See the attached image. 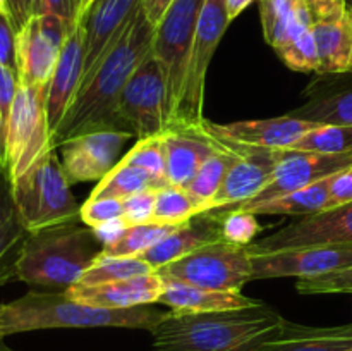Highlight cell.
<instances>
[{
	"label": "cell",
	"mask_w": 352,
	"mask_h": 351,
	"mask_svg": "<svg viewBox=\"0 0 352 351\" xmlns=\"http://www.w3.org/2000/svg\"><path fill=\"white\" fill-rule=\"evenodd\" d=\"M153 36L155 26L141 6L103 55L91 79L78 89L60 126L52 134V147L58 148L67 140L95 131H127L119 114L120 93L129 76L151 54Z\"/></svg>",
	"instance_id": "6da1fadb"
},
{
	"label": "cell",
	"mask_w": 352,
	"mask_h": 351,
	"mask_svg": "<svg viewBox=\"0 0 352 351\" xmlns=\"http://www.w3.org/2000/svg\"><path fill=\"white\" fill-rule=\"evenodd\" d=\"M285 322L277 310L263 303L226 312H168L151 337L157 351H251Z\"/></svg>",
	"instance_id": "7a4b0ae2"
},
{
	"label": "cell",
	"mask_w": 352,
	"mask_h": 351,
	"mask_svg": "<svg viewBox=\"0 0 352 351\" xmlns=\"http://www.w3.org/2000/svg\"><path fill=\"white\" fill-rule=\"evenodd\" d=\"M167 315L150 305L134 308H96L69 298L65 291L31 289L21 298L0 303V337L45 329H117L153 330Z\"/></svg>",
	"instance_id": "3957f363"
},
{
	"label": "cell",
	"mask_w": 352,
	"mask_h": 351,
	"mask_svg": "<svg viewBox=\"0 0 352 351\" xmlns=\"http://www.w3.org/2000/svg\"><path fill=\"white\" fill-rule=\"evenodd\" d=\"M103 244L81 220L30 233L17 264V281L47 291H67L100 257Z\"/></svg>",
	"instance_id": "277c9868"
},
{
	"label": "cell",
	"mask_w": 352,
	"mask_h": 351,
	"mask_svg": "<svg viewBox=\"0 0 352 351\" xmlns=\"http://www.w3.org/2000/svg\"><path fill=\"white\" fill-rule=\"evenodd\" d=\"M229 24L230 19L227 14L226 0H205L201 14H199L198 28H196L195 43H192L188 67H186L181 95L168 119L167 129L203 134V136L208 133V127H206L208 120L203 114L206 74H208L213 54L222 41Z\"/></svg>",
	"instance_id": "5b68a950"
},
{
	"label": "cell",
	"mask_w": 352,
	"mask_h": 351,
	"mask_svg": "<svg viewBox=\"0 0 352 351\" xmlns=\"http://www.w3.org/2000/svg\"><path fill=\"white\" fill-rule=\"evenodd\" d=\"M12 196L28 233L81 220V206L72 195L71 182L55 150L12 182Z\"/></svg>",
	"instance_id": "8992f818"
},
{
	"label": "cell",
	"mask_w": 352,
	"mask_h": 351,
	"mask_svg": "<svg viewBox=\"0 0 352 351\" xmlns=\"http://www.w3.org/2000/svg\"><path fill=\"white\" fill-rule=\"evenodd\" d=\"M50 150L55 148L47 116V86L19 83L6 129V171L10 182L26 174Z\"/></svg>",
	"instance_id": "52a82bcc"
},
{
	"label": "cell",
	"mask_w": 352,
	"mask_h": 351,
	"mask_svg": "<svg viewBox=\"0 0 352 351\" xmlns=\"http://www.w3.org/2000/svg\"><path fill=\"white\" fill-rule=\"evenodd\" d=\"M157 272L164 279L198 288L241 291L244 284L253 281V255L248 246H237L222 240L206 244Z\"/></svg>",
	"instance_id": "ba28073f"
},
{
	"label": "cell",
	"mask_w": 352,
	"mask_h": 351,
	"mask_svg": "<svg viewBox=\"0 0 352 351\" xmlns=\"http://www.w3.org/2000/svg\"><path fill=\"white\" fill-rule=\"evenodd\" d=\"M203 3L205 0H174L155 26L151 54L157 58L167 85L168 119L181 95Z\"/></svg>",
	"instance_id": "9c48e42d"
},
{
	"label": "cell",
	"mask_w": 352,
	"mask_h": 351,
	"mask_svg": "<svg viewBox=\"0 0 352 351\" xmlns=\"http://www.w3.org/2000/svg\"><path fill=\"white\" fill-rule=\"evenodd\" d=\"M119 114L138 140L167 131V85L153 54L129 76L119 100Z\"/></svg>",
	"instance_id": "30bf717a"
},
{
	"label": "cell",
	"mask_w": 352,
	"mask_h": 351,
	"mask_svg": "<svg viewBox=\"0 0 352 351\" xmlns=\"http://www.w3.org/2000/svg\"><path fill=\"white\" fill-rule=\"evenodd\" d=\"M69 26L55 14H33L16 33V69L21 85L48 86Z\"/></svg>",
	"instance_id": "8fae6325"
},
{
	"label": "cell",
	"mask_w": 352,
	"mask_h": 351,
	"mask_svg": "<svg viewBox=\"0 0 352 351\" xmlns=\"http://www.w3.org/2000/svg\"><path fill=\"white\" fill-rule=\"evenodd\" d=\"M349 165H352V151L316 153V151L284 150L274 176L260 193H256L253 198L241 205L223 210H251L261 203L272 202V200H277L289 193L308 188L315 182L323 181L337 172L344 171Z\"/></svg>",
	"instance_id": "7c38bea8"
},
{
	"label": "cell",
	"mask_w": 352,
	"mask_h": 351,
	"mask_svg": "<svg viewBox=\"0 0 352 351\" xmlns=\"http://www.w3.org/2000/svg\"><path fill=\"white\" fill-rule=\"evenodd\" d=\"M316 244H352V202L299 217L294 222L248 246L251 255H267Z\"/></svg>",
	"instance_id": "4fadbf2b"
},
{
	"label": "cell",
	"mask_w": 352,
	"mask_h": 351,
	"mask_svg": "<svg viewBox=\"0 0 352 351\" xmlns=\"http://www.w3.org/2000/svg\"><path fill=\"white\" fill-rule=\"evenodd\" d=\"M352 267V244L316 246L253 255V281L277 277H318Z\"/></svg>",
	"instance_id": "5bb4252c"
},
{
	"label": "cell",
	"mask_w": 352,
	"mask_h": 351,
	"mask_svg": "<svg viewBox=\"0 0 352 351\" xmlns=\"http://www.w3.org/2000/svg\"><path fill=\"white\" fill-rule=\"evenodd\" d=\"M222 143H226L227 147L236 151V158H234L220 189L213 196L212 202L208 203L206 212L232 209V206H237L253 198L256 193H260L268 184L278 162H280L282 153H284V150L244 147V145L229 143V141H222Z\"/></svg>",
	"instance_id": "9a60e30c"
},
{
	"label": "cell",
	"mask_w": 352,
	"mask_h": 351,
	"mask_svg": "<svg viewBox=\"0 0 352 351\" xmlns=\"http://www.w3.org/2000/svg\"><path fill=\"white\" fill-rule=\"evenodd\" d=\"M133 136L127 131H95L62 143L58 150L69 182L102 181L119 164L124 145Z\"/></svg>",
	"instance_id": "2e32d148"
},
{
	"label": "cell",
	"mask_w": 352,
	"mask_h": 351,
	"mask_svg": "<svg viewBox=\"0 0 352 351\" xmlns=\"http://www.w3.org/2000/svg\"><path fill=\"white\" fill-rule=\"evenodd\" d=\"M316 126L318 123L294 117L291 114L270 119L237 120L230 124H215L208 120L210 134L219 140L272 150H291L296 141Z\"/></svg>",
	"instance_id": "e0dca14e"
},
{
	"label": "cell",
	"mask_w": 352,
	"mask_h": 351,
	"mask_svg": "<svg viewBox=\"0 0 352 351\" xmlns=\"http://www.w3.org/2000/svg\"><path fill=\"white\" fill-rule=\"evenodd\" d=\"M86 61V30L82 21H78L69 31L60 48L57 65L47 86V116L52 134L57 131L71 107L79 86Z\"/></svg>",
	"instance_id": "ac0fdd59"
},
{
	"label": "cell",
	"mask_w": 352,
	"mask_h": 351,
	"mask_svg": "<svg viewBox=\"0 0 352 351\" xmlns=\"http://www.w3.org/2000/svg\"><path fill=\"white\" fill-rule=\"evenodd\" d=\"M141 6L143 0H98L86 12L81 19L86 30V61L81 86L91 79L103 55Z\"/></svg>",
	"instance_id": "d6986e66"
},
{
	"label": "cell",
	"mask_w": 352,
	"mask_h": 351,
	"mask_svg": "<svg viewBox=\"0 0 352 351\" xmlns=\"http://www.w3.org/2000/svg\"><path fill=\"white\" fill-rule=\"evenodd\" d=\"M164 289V277L158 272H151V274L98 286L76 284L71 286L65 292L69 298L85 303V305L119 310L160 303Z\"/></svg>",
	"instance_id": "ffe728a7"
},
{
	"label": "cell",
	"mask_w": 352,
	"mask_h": 351,
	"mask_svg": "<svg viewBox=\"0 0 352 351\" xmlns=\"http://www.w3.org/2000/svg\"><path fill=\"white\" fill-rule=\"evenodd\" d=\"M222 240L223 234L219 220H213L212 217L199 213L188 222L181 224L177 229L167 234L157 244H153L150 250L141 253L140 258L151 265L155 270H160L165 265L172 264L206 244Z\"/></svg>",
	"instance_id": "44dd1931"
},
{
	"label": "cell",
	"mask_w": 352,
	"mask_h": 351,
	"mask_svg": "<svg viewBox=\"0 0 352 351\" xmlns=\"http://www.w3.org/2000/svg\"><path fill=\"white\" fill-rule=\"evenodd\" d=\"M162 143L165 153V176L168 184L177 188H188L203 162L215 150V141L210 133L203 136L167 129L162 134Z\"/></svg>",
	"instance_id": "7402d4cb"
},
{
	"label": "cell",
	"mask_w": 352,
	"mask_h": 351,
	"mask_svg": "<svg viewBox=\"0 0 352 351\" xmlns=\"http://www.w3.org/2000/svg\"><path fill=\"white\" fill-rule=\"evenodd\" d=\"M251 351H352V323L339 327H284Z\"/></svg>",
	"instance_id": "603a6c76"
},
{
	"label": "cell",
	"mask_w": 352,
	"mask_h": 351,
	"mask_svg": "<svg viewBox=\"0 0 352 351\" xmlns=\"http://www.w3.org/2000/svg\"><path fill=\"white\" fill-rule=\"evenodd\" d=\"M164 281L165 289L160 303L170 306L172 312H226V310L251 308V306L260 305V301L248 298L241 291H215V289H205L181 281H174V279H164Z\"/></svg>",
	"instance_id": "cb8c5ba5"
},
{
	"label": "cell",
	"mask_w": 352,
	"mask_h": 351,
	"mask_svg": "<svg viewBox=\"0 0 352 351\" xmlns=\"http://www.w3.org/2000/svg\"><path fill=\"white\" fill-rule=\"evenodd\" d=\"M28 236L14 203L12 182L6 169H0V288L17 279V264Z\"/></svg>",
	"instance_id": "d4e9b609"
},
{
	"label": "cell",
	"mask_w": 352,
	"mask_h": 351,
	"mask_svg": "<svg viewBox=\"0 0 352 351\" xmlns=\"http://www.w3.org/2000/svg\"><path fill=\"white\" fill-rule=\"evenodd\" d=\"M265 40L275 50L313 28V16L305 0H260Z\"/></svg>",
	"instance_id": "484cf974"
},
{
	"label": "cell",
	"mask_w": 352,
	"mask_h": 351,
	"mask_svg": "<svg viewBox=\"0 0 352 351\" xmlns=\"http://www.w3.org/2000/svg\"><path fill=\"white\" fill-rule=\"evenodd\" d=\"M313 36L318 48V74L349 72L352 58V10L336 21L313 23Z\"/></svg>",
	"instance_id": "4316f807"
},
{
	"label": "cell",
	"mask_w": 352,
	"mask_h": 351,
	"mask_svg": "<svg viewBox=\"0 0 352 351\" xmlns=\"http://www.w3.org/2000/svg\"><path fill=\"white\" fill-rule=\"evenodd\" d=\"M332 178L323 179V181L315 182V184L308 186L299 191L289 193V195L280 196L272 202L261 203V205L254 206L251 210H244V212H251L254 215H289V217H306L315 215V213L323 212L329 209V196H330V186H332Z\"/></svg>",
	"instance_id": "83f0119b"
},
{
	"label": "cell",
	"mask_w": 352,
	"mask_h": 351,
	"mask_svg": "<svg viewBox=\"0 0 352 351\" xmlns=\"http://www.w3.org/2000/svg\"><path fill=\"white\" fill-rule=\"evenodd\" d=\"M164 186H168V182L160 181V179L153 178L148 174L146 171L134 165L126 164L120 160L89 195V200H98V198H116L124 200L127 196L138 195V193L150 191V189H160Z\"/></svg>",
	"instance_id": "f1b7e54d"
},
{
	"label": "cell",
	"mask_w": 352,
	"mask_h": 351,
	"mask_svg": "<svg viewBox=\"0 0 352 351\" xmlns=\"http://www.w3.org/2000/svg\"><path fill=\"white\" fill-rule=\"evenodd\" d=\"M213 141H215V150L203 162L199 171L196 172L192 181L188 184V188H184L203 206V212H206L208 203L212 202V198L220 189L234 158H236V151L232 148L227 147L226 143L219 141L217 138H213Z\"/></svg>",
	"instance_id": "f546056e"
},
{
	"label": "cell",
	"mask_w": 352,
	"mask_h": 351,
	"mask_svg": "<svg viewBox=\"0 0 352 351\" xmlns=\"http://www.w3.org/2000/svg\"><path fill=\"white\" fill-rule=\"evenodd\" d=\"M291 116L318 124H346L352 126V86L313 95Z\"/></svg>",
	"instance_id": "4dcf8cb0"
},
{
	"label": "cell",
	"mask_w": 352,
	"mask_h": 351,
	"mask_svg": "<svg viewBox=\"0 0 352 351\" xmlns=\"http://www.w3.org/2000/svg\"><path fill=\"white\" fill-rule=\"evenodd\" d=\"M181 226V224H179ZM179 226L174 224H160V222H146L136 224V226H127L126 231L117 237L113 243L103 246L100 257H140L146 250H150L153 244L164 240L167 234L177 229Z\"/></svg>",
	"instance_id": "1f68e13d"
},
{
	"label": "cell",
	"mask_w": 352,
	"mask_h": 351,
	"mask_svg": "<svg viewBox=\"0 0 352 351\" xmlns=\"http://www.w3.org/2000/svg\"><path fill=\"white\" fill-rule=\"evenodd\" d=\"M151 272L157 270L144 260H141L140 257H98L95 264L85 272L78 284H107V282L124 281V279L138 277V275L151 274Z\"/></svg>",
	"instance_id": "d6a6232c"
},
{
	"label": "cell",
	"mask_w": 352,
	"mask_h": 351,
	"mask_svg": "<svg viewBox=\"0 0 352 351\" xmlns=\"http://www.w3.org/2000/svg\"><path fill=\"white\" fill-rule=\"evenodd\" d=\"M199 213H203V206L184 188L168 184L157 189L153 222L179 226V224L188 222Z\"/></svg>",
	"instance_id": "836d02e7"
},
{
	"label": "cell",
	"mask_w": 352,
	"mask_h": 351,
	"mask_svg": "<svg viewBox=\"0 0 352 351\" xmlns=\"http://www.w3.org/2000/svg\"><path fill=\"white\" fill-rule=\"evenodd\" d=\"M291 150L316 153H346L352 151V126L346 124H318L309 129Z\"/></svg>",
	"instance_id": "e575fe53"
},
{
	"label": "cell",
	"mask_w": 352,
	"mask_h": 351,
	"mask_svg": "<svg viewBox=\"0 0 352 351\" xmlns=\"http://www.w3.org/2000/svg\"><path fill=\"white\" fill-rule=\"evenodd\" d=\"M205 215L219 220L223 240L237 246H250L261 231L256 215L244 210H212L205 212Z\"/></svg>",
	"instance_id": "d590c367"
},
{
	"label": "cell",
	"mask_w": 352,
	"mask_h": 351,
	"mask_svg": "<svg viewBox=\"0 0 352 351\" xmlns=\"http://www.w3.org/2000/svg\"><path fill=\"white\" fill-rule=\"evenodd\" d=\"M126 164L140 167L151 174L153 178L160 179V181H167L165 176V153H164V143H162L160 136H150L141 138L138 143L120 158Z\"/></svg>",
	"instance_id": "8d00e7d4"
},
{
	"label": "cell",
	"mask_w": 352,
	"mask_h": 351,
	"mask_svg": "<svg viewBox=\"0 0 352 351\" xmlns=\"http://www.w3.org/2000/svg\"><path fill=\"white\" fill-rule=\"evenodd\" d=\"M289 69L298 72H318L320 57L313 31H306L296 40L275 50Z\"/></svg>",
	"instance_id": "74e56055"
},
{
	"label": "cell",
	"mask_w": 352,
	"mask_h": 351,
	"mask_svg": "<svg viewBox=\"0 0 352 351\" xmlns=\"http://www.w3.org/2000/svg\"><path fill=\"white\" fill-rule=\"evenodd\" d=\"M296 289L301 295H336V292L352 295V267L318 277H301L296 282Z\"/></svg>",
	"instance_id": "f35d334b"
},
{
	"label": "cell",
	"mask_w": 352,
	"mask_h": 351,
	"mask_svg": "<svg viewBox=\"0 0 352 351\" xmlns=\"http://www.w3.org/2000/svg\"><path fill=\"white\" fill-rule=\"evenodd\" d=\"M120 217H122V200L116 198H88L85 205H81V213H79L81 222L91 229Z\"/></svg>",
	"instance_id": "ab89813d"
},
{
	"label": "cell",
	"mask_w": 352,
	"mask_h": 351,
	"mask_svg": "<svg viewBox=\"0 0 352 351\" xmlns=\"http://www.w3.org/2000/svg\"><path fill=\"white\" fill-rule=\"evenodd\" d=\"M155 195L157 189H150L122 200V219L126 220L127 226L153 222Z\"/></svg>",
	"instance_id": "60d3db41"
},
{
	"label": "cell",
	"mask_w": 352,
	"mask_h": 351,
	"mask_svg": "<svg viewBox=\"0 0 352 351\" xmlns=\"http://www.w3.org/2000/svg\"><path fill=\"white\" fill-rule=\"evenodd\" d=\"M17 88H19V78L16 69L0 65V117H2V136L3 148H6V129L9 123L12 103L16 100Z\"/></svg>",
	"instance_id": "b9f144b4"
},
{
	"label": "cell",
	"mask_w": 352,
	"mask_h": 351,
	"mask_svg": "<svg viewBox=\"0 0 352 351\" xmlns=\"http://www.w3.org/2000/svg\"><path fill=\"white\" fill-rule=\"evenodd\" d=\"M16 33L12 17L0 14V65L10 69H16Z\"/></svg>",
	"instance_id": "7bdbcfd3"
},
{
	"label": "cell",
	"mask_w": 352,
	"mask_h": 351,
	"mask_svg": "<svg viewBox=\"0 0 352 351\" xmlns=\"http://www.w3.org/2000/svg\"><path fill=\"white\" fill-rule=\"evenodd\" d=\"M34 14H55L74 26L79 21V0H36Z\"/></svg>",
	"instance_id": "ee69618b"
},
{
	"label": "cell",
	"mask_w": 352,
	"mask_h": 351,
	"mask_svg": "<svg viewBox=\"0 0 352 351\" xmlns=\"http://www.w3.org/2000/svg\"><path fill=\"white\" fill-rule=\"evenodd\" d=\"M315 23L336 21L347 12L346 0H305Z\"/></svg>",
	"instance_id": "f6af8a7d"
},
{
	"label": "cell",
	"mask_w": 352,
	"mask_h": 351,
	"mask_svg": "<svg viewBox=\"0 0 352 351\" xmlns=\"http://www.w3.org/2000/svg\"><path fill=\"white\" fill-rule=\"evenodd\" d=\"M352 202V165L344 171L337 172L332 178L329 196V209L346 205ZM327 209V210H329Z\"/></svg>",
	"instance_id": "bcb514c9"
},
{
	"label": "cell",
	"mask_w": 352,
	"mask_h": 351,
	"mask_svg": "<svg viewBox=\"0 0 352 351\" xmlns=\"http://www.w3.org/2000/svg\"><path fill=\"white\" fill-rule=\"evenodd\" d=\"M126 227H127L126 220L120 217V219H113V220H110V222L102 224V226L95 227L93 231H95V234H96V237L100 240V243H102L103 246H107V244L113 243V241H116L117 237L124 233V231H126Z\"/></svg>",
	"instance_id": "7dc6e473"
},
{
	"label": "cell",
	"mask_w": 352,
	"mask_h": 351,
	"mask_svg": "<svg viewBox=\"0 0 352 351\" xmlns=\"http://www.w3.org/2000/svg\"><path fill=\"white\" fill-rule=\"evenodd\" d=\"M34 9H36V0H12L10 2V12H12V21L16 30H19L33 16Z\"/></svg>",
	"instance_id": "c3c4849f"
},
{
	"label": "cell",
	"mask_w": 352,
	"mask_h": 351,
	"mask_svg": "<svg viewBox=\"0 0 352 351\" xmlns=\"http://www.w3.org/2000/svg\"><path fill=\"white\" fill-rule=\"evenodd\" d=\"M174 0H143V10L146 19L150 21L153 26H157L162 21L164 14L167 12V9L170 7V3Z\"/></svg>",
	"instance_id": "681fc988"
},
{
	"label": "cell",
	"mask_w": 352,
	"mask_h": 351,
	"mask_svg": "<svg viewBox=\"0 0 352 351\" xmlns=\"http://www.w3.org/2000/svg\"><path fill=\"white\" fill-rule=\"evenodd\" d=\"M254 0H226V6H227V14H229V19L232 23L237 16H239L243 10H246L248 7L253 3Z\"/></svg>",
	"instance_id": "f907efd6"
},
{
	"label": "cell",
	"mask_w": 352,
	"mask_h": 351,
	"mask_svg": "<svg viewBox=\"0 0 352 351\" xmlns=\"http://www.w3.org/2000/svg\"><path fill=\"white\" fill-rule=\"evenodd\" d=\"M0 169H6V148H3V136H2V117H0Z\"/></svg>",
	"instance_id": "816d5d0a"
},
{
	"label": "cell",
	"mask_w": 352,
	"mask_h": 351,
	"mask_svg": "<svg viewBox=\"0 0 352 351\" xmlns=\"http://www.w3.org/2000/svg\"><path fill=\"white\" fill-rule=\"evenodd\" d=\"M91 3V0H79V21L85 17V14L88 12V7Z\"/></svg>",
	"instance_id": "f5cc1de1"
},
{
	"label": "cell",
	"mask_w": 352,
	"mask_h": 351,
	"mask_svg": "<svg viewBox=\"0 0 352 351\" xmlns=\"http://www.w3.org/2000/svg\"><path fill=\"white\" fill-rule=\"evenodd\" d=\"M0 14H6V16L12 17V12H10V2L9 0H0ZM14 23V21H12Z\"/></svg>",
	"instance_id": "db71d44e"
},
{
	"label": "cell",
	"mask_w": 352,
	"mask_h": 351,
	"mask_svg": "<svg viewBox=\"0 0 352 351\" xmlns=\"http://www.w3.org/2000/svg\"><path fill=\"white\" fill-rule=\"evenodd\" d=\"M0 351H14V350H10V348L7 346L6 343H3V341H2V337H0Z\"/></svg>",
	"instance_id": "11a10c76"
},
{
	"label": "cell",
	"mask_w": 352,
	"mask_h": 351,
	"mask_svg": "<svg viewBox=\"0 0 352 351\" xmlns=\"http://www.w3.org/2000/svg\"><path fill=\"white\" fill-rule=\"evenodd\" d=\"M346 2H347V9L352 10V0H346Z\"/></svg>",
	"instance_id": "9f6ffc18"
},
{
	"label": "cell",
	"mask_w": 352,
	"mask_h": 351,
	"mask_svg": "<svg viewBox=\"0 0 352 351\" xmlns=\"http://www.w3.org/2000/svg\"><path fill=\"white\" fill-rule=\"evenodd\" d=\"M96 2H98V0H91V3H89L88 10H89V9H91V6H95V3H96ZM85 16H86V14H85Z\"/></svg>",
	"instance_id": "6f0895ef"
},
{
	"label": "cell",
	"mask_w": 352,
	"mask_h": 351,
	"mask_svg": "<svg viewBox=\"0 0 352 351\" xmlns=\"http://www.w3.org/2000/svg\"><path fill=\"white\" fill-rule=\"evenodd\" d=\"M349 72H352V58H351V67H349Z\"/></svg>",
	"instance_id": "680465c9"
},
{
	"label": "cell",
	"mask_w": 352,
	"mask_h": 351,
	"mask_svg": "<svg viewBox=\"0 0 352 351\" xmlns=\"http://www.w3.org/2000/svg\"><path fill=\"white\" fill-rule=\"evenodd\" d=\"M9 2H12V0H9Z\"/></svg>",
	"instance_id": "91938a15"
}]
</instances>
